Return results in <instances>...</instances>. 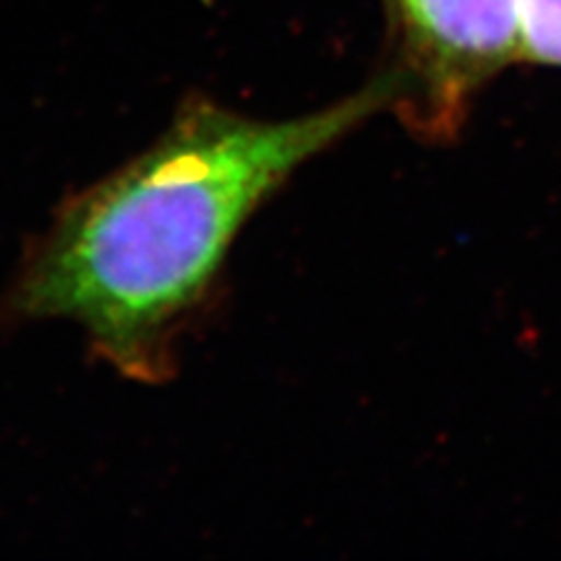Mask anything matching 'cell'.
<instances>
[{"label":"cell","mask_w":561,"mask_h":561,"mask_svg":"<svg viewBox=\"0 0 561 561\" xmlns=\"http://www.w3.org/2000/svg\"><path fill=\"white\" fill-rule=\"evenodd\" d=\"M396 99L393 73L288 119L190 99L150 150L64 204L16 280L14 311L76 321L119 375L164 381L175 340L243 225L297 169Z\"/></svg>","instance_id":"cell-1"},{"label":"cell","mask_w":561,"mask_h":561,"mask_svg":"<svg viewBox=\"0 0 561 561\" xmlns=\"http://www.w3.org/2000/svg\"><path fill=\"white\" fill-rule=\"evenodd\" d=\"M398 35L393 111L428 140L461 131L489 78L522 59L519 0H389Z\"/></svg>","instance_id":"cell-2"}]
</instances>
